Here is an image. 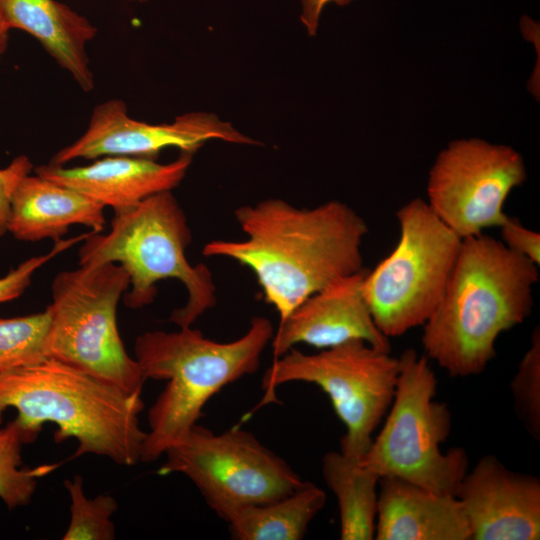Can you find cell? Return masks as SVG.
I'll return each mask as SVG.
<instances>
[{
	"instance_id": "1",
	"label": "cell",
	"mask_w": 540,
	"mask_h": 540,
	"mask_svg": "<svg viewBox=\"0 0 540 540\" xmlns=\"http://www.w3.org/2000/svg\"><path fill=\"white\" fill-rule=\"evenodd\" d=\"M234 216L246 239L213 240L202 253L248 267L280 321L309 296L364 269L361 246L368 226L341 201L300 209L269 198L238 207Z\"/></svg>"
},
{
	"instance_id": "2",
	"label": "cell",
	"mask_w": 540,
	"mask_h": 540,
	"mask_svg": "<svg viewBox=\"0 0 540 540\" xmlns=\"http://www.w3.org/2000/svg\"><path fill=\"white\" fill-rule=\"evenodd\" d=\"M538 265L490 235L463 238L444 292L422 325L425 355L452 377L483 372L505 331L531 314Z\"/></svg>"
},
{
	"instance_id": "3",
	"label": "cell",
	"mask_w": 540,
	"mask_h": 540,
	"mask_svg": "<svg viewBox=\"0 0 540 540\" xmlns=\"http://www.w3.org/2000/svg\"><path fill=\"white\" fill-rule=\"evenodd\" d=\"M15 420L36 440L42 425L56 424V442L73 437L74 454H95L123 466L140 461L146 432L139 426L141 394H130L68 364L44 361L0 374V423Z\"/></svg>"
},
{
	"instance_id": "4",
	"label": "cell",
	"mask_w": 540,
	"mask_h": 540,
	"mask_svg": "<svg viewBox=\"0 0 540 540\" xmlns=\"http://www.w3.org/2000/svg\"><path fill=\"white\" fill-rule=\"evenodd\" d=\"M273 333L268 318L254 316L248 330L231 342L213 341L191 326L140 334L134 350L145 379L167 381L148 411L140 461L163 456L197 424L212 396L255 372Z\"/></svg>"
},
{
	"instance_id": "5",
	"label": "cell",
	"mask_w": 540,
	"mask_h": 540,
	"mask_svg": "<svg viewBox=\"0 0 540 540\" xmlns=\"http://www.w3.org/2000/svg\"><path fill=\"white\" fill-rule=\"evenodd\" d=\"M192 239L185 213L172 191L154 194L133 207L115 211L107 234L91 233L79 249V265L116 263L129 276L123 295L128 308L151 304L161 280L177 279L186 288V303L168 321L188 327L217 303L212 273L191 265L185 250Z\"/></svg>"
},
{
	"instance_id": "6",
	"label": "cell",
	"mask_w": 540,
	"mask_h": 540,
	"mask_svg": "<svg viewBox=\"0 0 540 540\" xmlns=\"http://www.w3.org/2000/svg\"><path fill=\"white\" fill-rule=\"evenodd\" d=\"M395 393L384 424L360 458L380 478L401 479L430 491L456 494L468 471L460 447L442 452L451 413L435 400L437 379L426 355L413 349L399 356Z\"/></svg>"
},
{
	"instance_id": "7",
	"label": "cell",
	"mask_w": 540,
	"mask_h": 540,
	"mask_svg": "<svg viewBox=\"0 0 540 540\" xmlns=\"http://www.w3.org/2000/svg\"><path fill=\"white\" fill-rule=\"evenodd\" d=\"M129 276L116 263L83 264L59 272L51 284L47 358L68 364L130 394L145 377L127 353L117 326V306Z\"/></svg>"
},
{
	"instance_id": "8",
	"label": "cell",
	"mask_w": 540,
	"mask_h": 540,
	"mask_svg": "<svg viewBox=\"0 0 540 540\" xmlns=\"http://www.w3.org/2000/svg\"><path fill=\"white\" fill-rule=\"evenodd\" d=\"M399 369V357L363 340H351L315 354L291 348L267 368L261 382L264 394L243 419L277 402L275 391L284 383L314 384L328 395L346 427L340 451L360 459L391 405Z\"/></svg>"
},
{
	"instance_id": "9",
	"label": "cell",
	"mask_w": 540,
	"mask_h": 540,
	"mask_svg": "<svg viewBox=\"0 0 540 540\" xmlns=\"http://www.w3.org/2000/svg\"><path fill=\"white\" fill-rule=\"evenodd\" d=\"M394 249L363 279V294L378 329L388 338L422 326L436 308L462 239L414 198L397 212Z\"/></svg>"
},
{
	"instance_id": "10",
	"label": "cell",
	"mask_w": 540,
	"mask_h": 540,
	"mask_svg": "<svg viewBox=\"0 0 540 540\" xmlns=\"http://www.w3.org/2000/svg\"><path fill=\"white\" fill-rule=\"evenodd\" d=\"M164 455L158 474L185 475L223 520L242 506L281 498L303 482L283 458L238 426L217 434L195 424Z\"/></svg>"
},
{
	"instance_id": "11",
	"label": "cell",
	"mask_w": 540,
	"mask_h": 540,
	"mask_svg": "<svg viewBox=\"0 0 540 540\" xmlns=\"http://www.w3.org/2000/svg\"><path fill=\"white\" fill-rule=\"evenodd\" d=\"M526 180L513 148L470 138L452 141L437 156L427 183L431 211L461 239L499 227L505 202Z\"/></svg>"
},
{
	"instance_id": "12",
	"label": "cell",
	"mask_w": 540,
	"mask_h": 540,
	"mask_svg": "<svg viewBox=\"0 0 540 540\" xmlns=\"http://www.w3.org/2000/svg\"><path fill=\"white\" fill-rule=\"evenodd\" d=\"M234 144H260L236 128L207 112H190L171 123L151 124L129 117L123 100L111 99L97 105L86 131L59 150L51 164L65 165L76 159H96L123 155L156 160L169 147L194 154L209 140Z\"/></svg>"
},
{
	"instance_id": "13",
	"label": "cell",
	"mask_w": 540,
	"mask_h": 540,
	"mask_svg": "<svg viewBox=\"0 0 540 540\" xmlns=\"http://www.w3.org/2000/svg\"><path fill=\"white\" fill-rule=\"evenodd\" d=\"M460 501L472 540L540 538V480L485 455L461 480Z\"/></svg>"
},
{
	"instance_id": "14",
	"label": "cell",
	"mask_w": 540,
	"mask_h": 540,
	"mask_svg": "<svg viewBox=\"0 0 540 540\" xmlns=\"http://www.w3.org/2000/svg\"><path fill=\"white\" fill-rule=\"evenodd\" d=\"M366 269L342 277L300 303L274 331V360L294 345L326 349L351 340H363L390 351V340L376 326L363 294Z\"/></svg>"
},
{
	"instance_id": "15",
	"label": "cell",
	"mask_w": 540,
	"mask_h": 540,
	"mask_svg": "<svg viewBox=\"0 0 540 540\" xmlns=\"http://www.w3.org/2000/svg\"><path fill=\"white\" fill-rule=\"evenodd\" d=\"M192 155L181 152L169 163L113 155L100 157L85 166L65 167L48 163L34 170L36 174L77 190L115 212L133 207L154 194L172 191L185 177Z\"/></svg>"
},
{
	"instance_id": "16",
	"label": "cell",
	"mask_w": 540,
	"mask_h": 540,
	"mask_svg": "<svg viewBox=\"0 0 540 540\" xmlns=\"http://www.w3.org/2000/svg\"><path fill=\"white\" fill-rule=\"evenodd\" d=\"M377 540H471L460 501L397 478H380Z\"/></svg>"
},
{
	"instance_id": "17",
	"label": "cell",
	"mask_w": 540,
	"mask_h": 540,
	"mask_svg": "<svg viewBox=\"0 0 540 540\" xmlns=\"http://www.w3.org/2000/svg\"><path fill=\"white\" fill-rule=\"evenodd\" d=\"M104 208L77 190L28 174L13 194L7 230L17 240L30 242H56L76 224L100 233L106 224Z\"/></svg>"
},
{
	"instance_id": "18",
	"label": "cell",
	"mask_w": 540,
	"mask_h": 540,
	"mask_svg": "<svg viewBox=\"0 0 540 540\" xmlns=\"http://www.w3.org/2000/svg\"><path fill=\"white\" fill-rule=\"evenodd\" d=\"M0 16L37 39L82 90L94 88L86 45L97 29L85 17L56 0H0Z\"/></svg>"
},
{
	"instance_id": "19",
	"label": "cell",
	"mask_w": 540,
	"mask_h": 540,
	"mask_svg": "<svg viewBox=\"0 0 540 540\" xmlns=\"http://www.w3.org/2000/svg\"><path fill=\"white\" fill-rule=\"evenodd\" d=\"M326 499L324 490L303 481L281 498L233 510L225 521L236 540H300Z\"/></svg>"
},
{
	"instance_id": "20",
	"label": "cell",
	"mask_w": 540,
	"mask_h": 540,
	"mask_svg": "<svg viewBox=\"0 0 540 540\" xmlns=\"http://www.w3.org/2000/svg\"><path fill=\"white\" fill-rule=\"evenodd\" d=\"M322 474L337 499L342 540L375 537L380 477L360 459L331 451L322 458Z\"/></svg>"
},
{
	"instance_id": "21",
	"label": "cell",
	"mask_w": 540,
	"mask_h": 540,
	"mask_svg": "<svg viewBox=\"0 0 540 540\" xmlns=\"http://www.w3.org/2000/svg\"><path fill=\"white\" fill-rule=\"evenodd\" d=\"M34 441L14 419L0 428V499L9 509L26 506L35 492L38 479L53 472L58 464L22 467V446Z\"/></svg>"
},
{
	"instance_id": "22",
	"label": "cell",
	"mask_w": 540,
	"mask_h": 540,
	"mask_svg": "<svg viewBox=\"0 0 540 540\" xmlns=\"http://www.w3.org/2000/svg\"><path fill=\"white\" fill-rule=\"evenodd\" d=\"M49 324L47 308L31 315L0 318V374L47 359L45 343Z\"/></svg>"
},
{
	"instance_id": "23",
	"label": "cell",
	"mask_w": 540,
	"mask_h": 540,
	"mask_svg": "<svg viewBox=\"0 0 540 540\" xmlns=\"http://www.w3.org/2000/svg\"><path fill=\"white\" fill-rule=\"evenodd\" d=\"M64 486L71 499L70 523L63 540H113L115 525L111 516L117 511L116 500L110 495H98L87 498L83 488V479L74 475L66 479Z\"/></svg>"
},
{
	"instance_id": "24",
	"label": "cell",
	"mask_w": 540,
	"mask_h": 540,
	"mask_svg": "<svg viewBox=\"0 0 540 540\" xmlns=\"http://www.w3.org/2000/svg\"><path fill=\"white\" fill-rule=\"evenodd\" d=\"M515 411L526 431L540 439V329L535 327L530 345L510 383Z\"/></svg>"
},
{
	"instance_id": "25",
	"label": "cell",
	"mask_w": 540,
	"mask_h": 540,
	"mask_svg": "<svg viewBox=\"0 0 540 540\" xmlns=\"http://www.w3.org/2000/svg\"><path fill=\"white\" fill-rule=\"evenodd\" d=\"M88 233L68 240L60 239L53 248L42 255L33 256L11 269L6 275L0 277V304L14 300L21 296L31 283L33 274L56 255L84 240Z\"/></svg>"
},
{
	"instance_id": "26",
	"label": "cell",
	"mask_w": 540,
	"mask_h": 540,
	"mask_svg": "<svg viewBox=\"0 0 540 540\" xmlns=\"http://www.w3.org/2000/svg\"><path fill=\"white\" fill-rule=\"evenodd\" d=\"M502 243L511 251L540 264V235L526 228L517 218L507 216L499 226Z\"/></svg>"
},
{
	"instance_id": "27",
	"label": "cell",
	"mask_w": 540,
	"mask_h": 540,
	"mask_svg": "<svg viewBox=\"0 0 540 540\" xmlns=\"http://www.w3.org/2000/svg\"><path fill=\"white\" fill-rule=\"evenodd\" d=\"M32 170L33 164L25 155L15 157L5 168L0 169V238L8 232V218L15 189Z\"/></svg>"
},
{
	"instance_id": "28",
	"label": "cell",
	"mask_w": 540,
	"mask_h": 540,
	"mask_svg": "<svg viewBox=\"0 0 540 540\" xmlns=\"http://www.w3.org/2000/svg\"><path fill=\"white\" fill-rule=\"evenodd\" d=\"M301 1V22L305 26L308 34L314 36L317 32L323 8L333 2L339 6H345L353 0H300Z\"/></svg>"
},
{
	"instance_id": "29",
	"label": "cell",
	"mask_w": 540,
	"mask_h": 540,
	"mask_svg": "<svg viewBox=\"0 0 540 540\" xmlns=\"http://www.w3.org/2000/svg\"><path fill=\"white\" fill-rule=\"evenodd\" d=\"M9 31L10 29L0 16V60L7 49Z\"/></svg>"
},
{
	"instance_id": "30",
	"label": "cell",
	"mask_w": 540,
	"mask_h": 540,
	"mask_svg": "<svg viewBox=\"0 0 540 540\" xmlns=\"http://www.w3.org/2000/svg\"><path fill=\"white\" fill-rule=\"evenodd\" d=\"M127 1L146 2L148 0H127Z\"/></svg>"
}]
</instances>
